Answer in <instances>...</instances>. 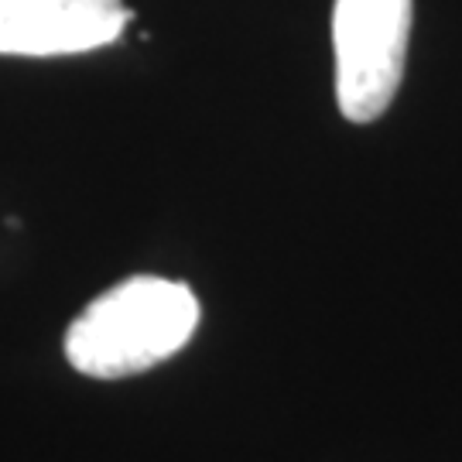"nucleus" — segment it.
<instances>
[{
	"mask_svg": "<svg viewBox=\"0 0 462 462\" xmlns=\"http://www.w3.org/2000/svg\"><path fill=\"white\" fill-rule=\"evenodd\" d=\"M196 326L199 298L189 284L134 274L93 298L69 326L66 356L86 377H134L175 356Z\"/></svg>",
	"mask_w": 462,
	"mask_h": 462,
	"instance_id": "f257e3e1",
	"label": "nucleus"
},
{
	"mask_svg": "<svg viewBox=\"0 0 462 462\" xmlns=\"http://www.w3.org/2000/svg\"><path fill=\"white\" fill-rule=\"evenodd\" d=\"M411 38V0H336V99L353 124L377 120L394 99Z\"/></svg>",
	"mask_w": 462,
	"mask_h": 462,
	"instance_id": "f03ea898",
	"label": "nucleus"
},
{
	"mask_svg": "<svg viewBox=\"0 0 462 462\" xmlns=\"http://www.w3.org/2000/svg\"><path fill=\"white\" fill-rule=\"evenodd\" d=\"M131 17L124 0H0V55L51 59L103 49Z\"/></svg>",
	"mask_w": 462,
	"mask_h": 462,
	"instance_id": "7ed1b4c3",
	"label": "nucleus"
}]
</instances>
